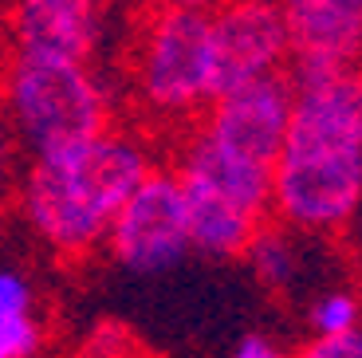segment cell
I'll list each match as a JSON object with an SVG mask.
<instances>
[{
	"label": "cell",
	"instance_id": "cell-12",
	"mask_svg": "<svg viewBox=\"0 0 362 358\" xmlns=\"http://www.w3.org/2000/svg\"><path fill=\"white\" fill-rule=\"evenodd\" d=\"M44 319L24 272L0 268V358H32L44 350Z\"/></svg>",
	"mask_w": 362,
	"mask_h": 358
},
{
	"label": "cell",
	"instance_id": "cell-11",
	"mask_svg": "<svg viewBox=\"0 0 362 358\" xmlns=\"http://www.w3.org/2000/svg\"><path fill=\"white\" fill-rule=\"evenodd\" d=\"M185 185V181H181ZM264 216H252L248 209L209 193V189L185 185V224H189V252L209 260H240L252 241L256 224Z\"/></svg>",
	"mask_w": 362,
	"mask_h": 358
},
{
	"label": "cell",
	"instance_id": "cell-6",
	"mask_svg": "<svg viewBox=\"0 0 362 358\" xmlns=\"http://www.w3.org/2000/svg\"><path fill=\"white\" fill-rule=\"evenodd\" d=\"M291 103H296V83L288 67L268 75H252L233 87L217 91L205 107V130L233 150L252 154L260 161H276L291 122Z\"/></svg>",
	"mask_w": 362,
	"mask_h": 358
},
{
	"label": "cell",
	"instance_id": "cell-9",
	"mask_svg": "<svg viewBox=\"0 0 362 358\" xmlns=\"http://www.w3.org/2000/svg\"><path fill=\"white\" fill-rule=\"evenodd\" d=\"M177 178L185 185L209 189V193L248 209L252 216H268L272 209V166L252 154L233 150L228 142L209 134L205 126H197L181 146Z\"/></svg>",
	"mask_w": 362,
	"mask_h": 358
},
{
	"label": "cell",
	"instance_id": "cell-5",
	"mask_svg": "<svg viewBox=\"0 0 362 358\" xmlns=\"http://www.w3.org/2000/svg\"><path fill=\"white\" fill-rule=\"evenodd\" d=\"M103 244L134 276H162V272L177 268L189 256L185 185H181L177 170L146 173L115 213Z\"/></svg>",
	"mask_w": 362,
	"mask_h": 358
},
{
	"label": "cell",
	"instance_id": "cell-17",
	"mask_svg": "<svg viewBox=\"0 0 362 358\" xmlns=\"http://www.w3.org/2000/svg\"><path fill=\"white\" fill-rule=\"evenodd\" d=\"M8 178H12V130L0 122V197L8 189Z\"/></svg>",
	"mask_w": 362,
	"mask_h": 358
},
{
	"label": "cell",
	"instance_id": "cell-15",
	"mask_svg": "<svg viewBox=\"0 0 362 358\" xmlns=\"http://www.w3.org/2000/svg\"><path fill=\"white\" fill-rule=\"evenodd\" d=\"M303 354H311V358H362V327L343 331V335H315L303 347Z\"/></svg>",
	"mask_w": 362,
	"mask_h": 358
},
{
	"label": "cell",
	"instance_id": "cell-16",
	"mask_svg": "<svg viewBox=\"0 0 362 358\" xmlns=\"http://www.w3.org/2000/svg\"><path fill=\"white\" fill-rule=\"evenodd\" d=\"M233 354L236 358H276V354H280V347H276L264 331H248L245 339L233 347Z\"/></svg>",
	"mask_w": 362,
	"mask_h": 358
},
{
	"label": "cell",
	"instance_id": "cell-13",
	"mask_svg": "<svg viewBox=\"0 0 362 358\" xmlns=\"http://www.w3.org/2000/svg\"><path fill=\"white\" fill-rule=\"evenodd\" d=\"M245 260L252 276L260 279L268 291H291L303 276V252H299V233L288 229L284 221H268L264 216L256 224L252 241L245 248Z\"/></svg>",
	"mask_w": 362,
	"mask_h": 358
},
{
	"label": "cell",
	"instance_id": "cell-8",
	"mask_svg": "<svg viewBox=\"0 0 362 358\" xmlns=\"http://www.w3.org/2000/svg\"><path fill=\"white\" fill-rule=\"evenodd\" d=\"M288 20L291 83L362 63V0H280Z\"/></svg>",
	"mask_w": 362,
	"mask_h": 358
},
{
	"label": "cell",
	"instance_id": "cell-19",
	"mask_svg": "<svg viewBox=\"0 0 362 358\" xmlns=\"http://www.w3.org/2000/svg\"><path fill=\"white\" fill-rule=\"evenodd\" d=\"M346 229H351V256H354V268L362 272V209H358V216H354Z\"/></svg>",
	"mask_w": 362,
	"mask_h": 358
},
{
	"label": "cell",
	"instance_id": "cell-2",
	"mask_svg": "<svg viewBox=\"0 0 362 358\" xmlns=\"http://www.w3.org/2000/svg\"><path fill=\"white\" fill-rule=\"evenodd\" d=\"M4 126L32 154L110 126V95L90 59L12 47L0 75Z\"/></svg>",
	"mask_w": 362,
	"mask_h": 358
},
{
	"label": "cell",
	"instance_id": "cell-7",
	"mask_svg": "<svg viewBox=\"0 0 362 358\" xmlns=\"http://www.w3.org/2000/svg\"><path fill=\"white\" fill-rule=\"evenodd\" d=\"M213 59H217V91L252 75L288 67L291 36L280 0H225L209 12Z\"/></svg>",
	"mask_w": 362,
	"mask_h": 358
},
{
	"label": "cell",
	"instance_id": "cell-18",
	"mask_svg": "<svg viewBox=\"0 0 362 358\" xmlns=\"http://www.w3.org/2000/svg\"><path fill=\"white\" fill-rule=\"evenodd\" d=\"M154 4H162V8H189V12H213L221 8L225 0H154Z\"/></svg>",
	"mask_w": 362,
	"mask_h": 358
},
{
	"label": "cell",
	"instance_id": "cell-1",
	"mask_svg": "<svg viewBox=\"0 0 362 358\" xmlns=\"http://www.w3.org/2000/svg\"><path fill=\"white\" fill-rule=\"evenodd\" d=\"M154 170V154L134 130H110L40 150L20 185V213L40 244L64 260L103 248L110 221L134 185Z\"/></svg>",
	"mask_w": 362,
	"mask_h": 358
},
{
	"label": "cell",
	"instance_id": "cell-4",
	"mask_svg": "<svg viewBox=\"0 0 362 358\" xmlns=\"http://www.w3.org/2000/svg\"><path fill=\"white\" fill-rule=\"evenodd\" d=\"M130 71H134V95L154 118L177 122L201 115L217 95L209 12L154 4L138 32Z\"/></svg>",
	"mask_w": 362,
	"mask_h": 358
},
{
	"label": "cell",
	"instance_id": "cell-10",
	"mask_svg": "<svg viewBox=\"0 0 362 358\" xmlns=\"http://www.w3.org/2000/svg\"><path fill=\"white\" fill-rule=\"evenodd\" d=\"M103 32V0H12V47L90 59Z\"/></svg>",
	"mask_w": 362,
	"mask_h": 358
},
{
	"label": "cell",
	"instance_id": "cell-14",
	"mask_svg": "<svg viewBox=\"0 0 362 358\" xmlns=\"http://www.w3.org/2000/svg\"><path fill=\"white\" fill-rule=\"evenodd\" d=\"M311 331L315 335H343L362 327V296L343 291V287H331L311 304Z\"/></svg>",
	"mask_w": 362,
	"mask_h": 358
},
{
	"label": "cell",
	"instance_id": "cell-3",
	"mask_svg": "<svg viewBox=\"0 0 362 358\" xmlns=\"http://www.w3.org/2000/svg\"><path fill=\"white\" fill-rule=\"evenodd\" d=\"M362 209V142L339 138L308 122H288L272 161L276 221L303 236H339Z\"/></svg>",
	"mask_w": 362,
	"mask_h": 358
}]
</instances>
